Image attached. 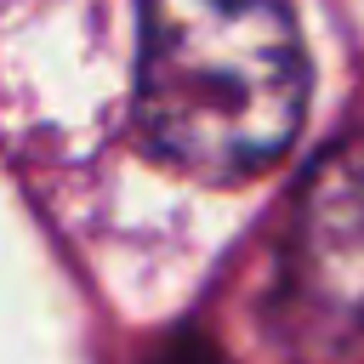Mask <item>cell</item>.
<instances>
[{"label": "cell", "instance_id": "6da1fadb", "mask_svg": "<svg viewBox=\"0 0 364 364\" xmlns=\"http://www.w3.org/2000/svg\"><path fill=\"white\" fill-rule=\"evenodd\" d=\"M307 46L290 0H142L136 136L193 182L273 171L307 119Z\"/></svg>", "mask_w": 364, "mask_h": 364}, {"label": "cell", "instance_id": "7a4b0ae2", "mask_svg": "<svg viewBox=\"0 0 364 364\" xmlns=\"http://www.w3.org/2000/svg\"><path fill=\"white\" fill-rule=\"evenodd\" d=\"M273 324L296 364H364V131L336 136L290 199Z\"/></svg>", "mask_w": 364, "mask_h": 364}, {"label": "cell", "instance_id": "3957f363", "mask_svg": "<svg viewBox=\"0 0 364 364\" xmlns=\"http://www.w3.org/2000/svg\"><path fill=\"white\" fill-rule=\"evenodd\" d=\"M148 364H222V358H216L199 336H176V341H171V347H159Z\"/></svg>", "mask_w": 364, "mask_h": 364}]
</instances>
